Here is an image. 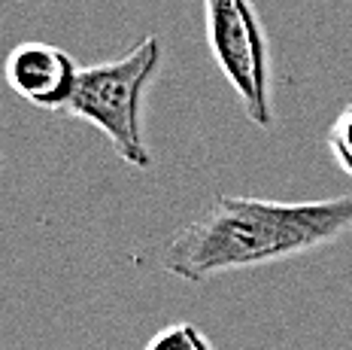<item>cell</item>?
<instances>
[{
  "mask_svg": "<svg viewBox=\"0 0 352 350\" xmlns=\"http://www.w3.org/2000/svg\"><path fill=\"white\" fill-rule=\"evenodd\" d=\"M207 46L246 119L270 128V49L252 0H204Z\"/></svg>",
  "mask_w": 352,
  "mask_h": 350,
  "instance_id": "cell-3",
  "label": "cell"
},
{
  "mask_svg": "<svg viewBox=\"0 0 352 350\" xmlns=\"http://www.w3.org/2000/svg\"><path fill=\"white\" fill-rule=\"evenodd\" d=\"M352 229V195L325 201H270L216 195L164 247V268L186 283L270 265L334 244Z\"/></svg>",
  "mask_w": 352,
  "mask_h": 350,
  "instance_id": "cell-1",
  "label": "cell"
},
{
  "mask_svg": "<svg viewBox=\"0 0 352 350\" xmlns=\"http://www.w3.org/2000/svg\"><path fill=\"white\" fill-rule=\"evenodd\" d=\"M76 61L61 46L43 40H25L6 55V83L31 107L64 113L79 79Z\"/></svg>",
  "mask_w": 352,
  "mask_h": 350,
  "instance_id": "cell-4",
  "label": "cell"
},
{
  "mask_svg": "<svg viewBox=\"0 0 352 350\" xmlns=\"http://www.w3.org/2000/svg\"><path fill=\"white\" fill-rule=\"evenodd\" d=\"M161 68L158 37H143L128 55L79 70L76 89L61 116L91 122L113 143L116 156L134 167H149L152 152L143 137V98Z\"/></svg>",
  "mask_w": 352,
  "mask_h": 350,
  "instance_id": "cell-2",
  "label": "cell"
},
{
  "mask_svg": "<svg viewBox=\"0 0 352 350\" xmlns=\"http://www.w3.org/2000/svg\"><path fill=\"white\" fill-rule=\"evenodd\" d=\"M143 350H212V344L195 323H170L152 335Z\"/></svg>",
  "mask_w": 352,
  "mask_h": 350,
  "instance_id": "cell-5",
  "label": "cell"
},
{
  "mask_svg": "<svg viewBox=\"0 0 352 350\" xmlns=\"http://www.w3.org/2000/svg\"><path fill=\"white\" fill-rule=\"evenodd\" d=\"M328 150H331L334 162L340 165V171H346L352 177V101L337 113V119L328 128Z\"/></svg>",
  "mask_w": 352,
  "mask_h": 350,
  "instance_id": "cell-6",
  "label": "cell"
}]
</instances>
